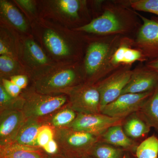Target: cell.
<instances>
[{"label": "cell", "instance_id": "29", "mask_svg": "<svg viewBox=\"0 0 158 158\" xmlns=\"http://www.w3.org/2000/svg\"><path fill=\"white\" fill-rule=\"evenodd\" d=\"M2 85L6 91L11 96L14 98H17L20 96L22 89L15 85L10 80L6 78L2 79Z\"/></svg>", "mask_w": 158, "mask_h": 158}, {"label": "cell", "instance_id": "27", "mask_svg": "<svg viewBox=\"0 0 158 158\" xmlns=\"http://www.w3.org/2000/svg\"><path fill=\"white\" fill-rule=\"evenodd\" d=\"M55 128L48 125H43L40 128L37 142L38 147L42 148L55 138Z\"/></svg>", "mask_w": 158, "mask_h": 158}, {"label": "cell", "instance_id": "25", "mask_svg": "<svg viewBox=\"0 0 158 158\" xmlns=\"http://www.w3.org/2000/svg\"><path fill=\"white\" fill-rule=\"evenodd\" d=\"M59 11L74 19L79 18L81 2L78 0H59L56 2Z\"/></svg>", "mask_w": 158, "mask_h": 158}, {"label": "cell", "instance_id": "15", "mask_svg": "<svg viewBox=\"0 0 158 158\" xmlns=\"http://www.w3.org/2000/svg\"><path fill=\"white\" fill-rule=\"evenodd\" d=\"M99 141L122 149L137 148L136 142L125 133L122 125L111 127L100 136Z\"/></svg>", "mask_w": 158, "mask_h": 158}, {"label": "cell", "instance_id": "17", "mask_svg": "<svg viewBox=\"0 0 158 158\" xmlns=\"http://www.w3.org/2000/svg\"><path fill=\"white\" fill-rule=\"evenodd\" d=\"M77 113L66 105L49 116L42 118L44 124L55 129L68 127L76 118Z\"/></svg>", "mask_w": 158, "mask_h": 158}, {"label": "cell", "instance_id": "7", "mask_svg": "<svg viewBox=\"0 0 158 158\" xmlns=\"http://www.w3.org/2000/svg\"><path fill=\"white\" fill-rule=\"evenodd\" d=\"M132 66L119 67L95 84L100 95L101 112L105 106L121 95L131 78Z\"/></svg>", "mask_w": 158, "mask_h": 158}, {"label": "cell", "instance_id": "32", "mask_svg": "<svg viewBox=\"0 0 158 158\" xmlns=\"http://www.w3.org/2000/svg\"><path fill=\"white\" fill-rule=\"evenodd\" d=\"M15 2L29 12H34L35 11V5L33 1L30 0H18Z\"/></svg>", "mask_w": 158, "mask_h": 158}, {"label": "cell", "instance_id": "3", "mask_svg": "<svg viewBox=\"0 0 158 158\" xmlns=\"http://www.w3.org/2000/svg\"><path fill=\"white\" fill-rule=\"evenodd\" d=\"M55 139L59 152L68 158H79L89 155L100 137L68 127L55 129Z\"/></svg>", "mask_w": 158, "mask_h": 158}, {"label": "cell", "instance_id": "34", "mask_svg": "<svg viewBox=\"0 0 158 158\" xmlns=\"http://www.w3.org/2000/svg\"><path fill=\"white\" fill-rule=\"evenodd\" d=\"M10 52H9V48L6 45L5 43L1 39L0 40V54L1 56L2 55H8Z\"/></svg>", "mask_w": 158, "mask_h": 158}, {"label": "cell", "instance_id": "30", "mask_svg": "<svg viewBox=\"0 0 158 158\" xmlns=\"http://www.w3.org/2000/svg\"><path fill=\"white\" fill-rule=\"evenodd\" d=\"M10 80L22 90L28 85L27 77L24 75H15L10 77Z\"/></svg>", "mask_w": 158, "mask_h": 158}, {"label": "cell", "instance_id": "19", "mask_svg": "<svg viewBox=\"0 0 158 158\" xmlns=\"http://www.w3.org/2000/svg\"><path fill=\"white\" fill-rule=\"evenodd\" d=\"M44 42L48 50L56 56H66L70 54L68 44L55 31L48 29L43 36Z\"/></svg>", "mask_w": 158, "mask_h": 158}, {"label": "cell", "instance_id": "4", "mask_svg": "<svg viewBox=\"0 0 158 158\" xmlns=\"http://www.w3.org/2000/svg\"><path fill=\"white\" fill-rule=\"evenodd\" d=\"M24 99L22 111L27 118H44L65 106L68 98L64 94L49 95L34 90L22 94Z\"/></svg>", "mask_w": 158, "mask_h": 158}, {"label": "cell", "instance_id": "31", "mask_svg": "<svg viewBox=\"0 0 158 158\" xmlns=\"http://www.w3.org/2000/svg\"><path fill=\"white\" fill-rule=\"evenodd\" d=\"M42 149L49 155H53L59 153V145L55 139L50 141Z\"/></svg>", "mask_w": 158, "mask_h": 158}, {"label": "cell", "instance_id": "26", "mask_svg": "<svg viewBox=\"0 0 158 158\" xmlns=\"http://www.w3.org/2000/svg\"><path fill=\"white\" fill-rule=\"evenodd\" d=\"M129 3L135 11L152 13L158 16V0H129Z\"/></svg>", "mask_w": 158, "mask_h": 158}, {"label": "cell", "instance_id": "28", "mask_svg": "<svg viewBox=\"0 0 158 158\" xmlns=\"http://www.w3.org/2000/svg\"><path fill=\"white\" fill-rule=\"evenodd\" d=\"M16 62L8 55H2L0 57V70L1 75H10L16 69Z\"/></svg>", "mask_w": 158, "mask_h": 158}, {"label": "cell", "instance_id": "35", "mask_svg": "<svg viewBox=\"0 0 158 158\" xmlns=\"http://www.w3.org/2000/svg\"><path fill=\"white\" fill-rule=\"evenodd\" d=\"M48 155V158H68L60 152L53 155Z\"/></svg>", "mask_w": 158, "mask_h": 158}, {"label": "cell", "instance_id": "10", "mask_svg": "<svg viewBox=\"0 0 158 158\" xmlns=\"http://www.w3.org/2000/svg\"><path fill=\"white\" fill-rule=\"evenodd\" d=\"M124 120L125 119L110 117L102 113H77L76 118L67 127L100 137L111 127L123 125Z\"/></svg>", "mask_w": 158, "mask_h": 158}, {"label": "cell", "instance_id": "6", "mask_svg": "<svg viewBox=\"0 0 158 158\" xmlns=\"http://www.w3.org/2000/svg\"><path fill=\"white\" fill-rule=\"evenodd\" d=\"M67 106L77 113H101L100 95L96 84L81 83L66 92Z\"/></svg>", "mask_w": 158, "mask_h": 158}, {"label": "cell", "instance_id": "22", "mask_svg": "<svg viewBox=\"0 0 158 158\" xmlns=\"http://www.w3.org/2000/svg\"><path fill=\"white\" fill-rule=\"evenodd\" d=\"M123 149L99 141L90 150L89 155L96 158H121Z\"/></svg>", "mask_w": 158, "mask_h": 158}, {"label": "cell", "instance_id": "1", "mask_svg": "<svg viewBox=\"0 0 158 158\" xmlns=\"http://www.w3.org/2000/svg\"><path fill=\"white\" fill-rule=\"evenodd\" d=\"M102 12L76 31L100 36L134 37L142 24L137 11L130 7L129 1H103Z\"/></svg>", "mask_w": 158, "mask_h": 158}, {"label": "cell", "instance_id": "21", "mask_svg": "<svg viewBox=\"0 0 158 158\" xmlns=\"http://www.w3.org/2000/svg\"><path fill=\"white\" fill-rule=\"evenodd\" d=\"M1 11L3 15L14 27L20 31H27V25L24 18L18 9L6 1H0Z\"/></svg>", "mask_w": 158, "mask_h": 158}, {"label": "cell", "instance_id": "36", "mask_svg": "<svg viewBox=\"0 0 158 158\" xmlns=\"http://www.w3.org/2000/svg\"><path fill=\"white\" fill-rule=\"evenodd\" d=\"M79 158H92L91 157V156L89 155H86L82 156L81 157Z\"/></svg>", "mask_w": 158, "mask_h": 158}, {"label": "cell", "instance_id": "14", "mask_svg": "<svg viewBox=\"0 0 158 158\" xmlns=\"http://www.w3.org/2000/svg\"><path fill=\"white\" fill-rule=\"evenodd\" d=\"M48 156L40 147L15 142L0 145V158H48Z\"/></svg>", "mask_w": 158, "mask_h": 158}, {"label": "cell", "instance_id": "12", "mask_svg": "<svg viewBox=\"0 0 158 158\" xmlns=\"http://www.w3.org/2000/svg\"><path fill=\"white\" fill-rule=\"evenodd\" d=\"M27 118L19 109L0 112V145L14 142Z\"/></svg>", "mask_w": 158, "mask_h": 158}, {"label": "cell", "instance_id": "20", "mask_svg": "<svg viewBox=\"0 0 158 158\" xmlns=\"http://www.w3.org/2000/svg\"><path fill=\"white\" fill-rule=\"evenodd\" d=\"M123 125L125 133L131 139L142 137L149 132L151 128L138 113L131 115Z\"/></svg>", "mask_w": 158, "mask_h": 158}, {"label": "cell", "instance_id": "23", "mask_svg": "<svg viewBox=\"0 0 158 158\" xmlns=\"http://www.w3.org/2000/svg\"><path fill=\"white\" fill-rule=\"evenodd\" d=\"M137 158H158V138L155 135L148 137L137 146Z\"/></svg>", "mask_w": 158, "mask_h": 158}, {"label": "cell", "instance_id": "2", "mask_svg": "<svg viewBox=\"0 0 158 158\" xmlns=\"http://www.w3.org/2000/svg\"><path fill=\"white\" fill-rule=\"evenodd\" d=\"M123 36H100L88 45L84 59L86 83L95 84L110 74V58Z\"/></svg>", "mask_w": 158, "mask_h": 158}, {"label": "cell", "instance_id": "33", "mask_svg": "<svg viewBox=\"0 0 158 158\" xmlns=\"http://www.w3.org/2000/svg\"><path fill=\"white\" fill-rule=\"evenodd\" d=\"M144 65L158 74V58L154 60L148 61Z\"/></svg>", "mask_w": 158, "mask_h": 158}, {"label": "cell", "instance_id": "13", "mask_svg": "<svg viewBox=\"0 0 158 158\" xmlns=\"http://www.w3.org/2000/svg\"><path fill=\"white\" fill-rule=\"evenodd\" d=\"M158 84V74L145 65H140L132 69L129 81L122 94L152 91Z\"/></svg>", "mask_w": 158, "mask_h": 158}, {"label": "cell", "instance_id": "16", "mask_svg": "<svg viewBox=\"0 0 158 158\" xmlns=\"http://www.w3.org/2000/svg\"><path fill=\"white\" fill-rule=\"evenodd\" d=\"M44 124L42 118H27L21 127L14 142L23 145L38 147L37 135L40 128Z\"/></svg>", "mask_w": 158, "mask_h": 158}, {"label": "cell", "instance_id": "5", "mask_svg": "<svg viewBox=\"0 0 158 158\" xmlns=\"http://www.w3.org/2000/svg\"><path fill=\"white\" fill-rule=\"evenodd\" d=\"M81 77L75 69H62L36 79L34 90L37 93L49 95L66 94L71 88L81 83Z\"/></svg>", "mask_w": 158, "mask_h": 158}, {"label": "cell", "instance_id": "18", "mask_svg": "<svg viewBox=\"0 0 158 158\" xmlns=\"http://www.w3.org/2000/svg\"><path fill=\"white\" fill-rule=\"evenodd\" d=\"M138 114L151 127L158 131V84Z\"/></svg>", "mask_w": 158, "mask_h": 158}, {"label": "cell", "instance_id": "9", "mask_svg": "<svg viewBox=\"0 0 158 158\" xmlns=\"http://www.w3.org/2000/svg\"><path fill=\"white\" fill-rule=\"evenodd\" d=\"M153 90L145 93L122 94L114 101L103 108L101 113L110 117L125 119L140 111Z\"/></svg>", "mask_w": 158, "mask_h": 158}, {"label": "cell", "instance_id": "8", "mask_svg": "<svg viewBox=\"0 0 158 158\" xmlns=\"http://www.w3.org/2000/svg\"><path fill=\"white\" fill-rule=\"evenodd\" d=\"M138 14L142 24L133 37V47L141 51L148 61L158 59V17L149 19Z\"/></svg>", "mask_w": 158, "mask_h": 158}, {"label": "cell", "instance_id": "24", "mask_svg": "<svg viewBox=\"0 0 158 158\" xmlns=\"http://www.w3.org/2000/svg\"><path fill=\"white\" fill-rule=\"evenodd\" d=\"M25 52L32 62L38 65H44L48 62V58L39 46L31 40L25 43Z\"/></svg>", "mask_w": 158, "mask_h": 158}, {"label": "cell", "instance_id": "11", "mask_svg": "<svg viewBox=\"0 0 158 158\" xmlns=\"http://www.w3.org/2000/svg\"><path fill=\"white\" fill-rule=\"evenodd\" d=\"M133 37L123 36L113 52L109 63L110 73L125 65L132 66L134 63L148 61L141 51L133 47Z\"/></svg>", "mask_w": 158, "mask_h": 158}, {"label": "cell", "instance_id": "37", "mask_svg": "<svg viewBox=\"0 0 158 158\" xmlns=\"http://www.w3.org/2000/svg\"><path fill=\"white\" fill-rule=\"evenodd\" d=\"M124 158H130L128 156H126Z\"/></svg>", "mask_w": 158, "mask_h": 158}]
</instances>
